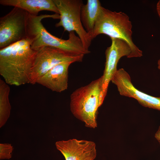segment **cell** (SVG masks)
I'll use <instances>...</instances> for the list:
<instances>
[{
  "label": "cell",
  "instance_id": "cell-5",
  "mask_svg": "<svg viewBox=\"0 0 160 160\" xmlns=\"http://www.w3.org/2000/svg\"><path fill=\"white\" fill-rule=\"evenodd\" d=\"M31 68L30 84H34L50 70L60 63L82 61L84 55L73 54L59 49L45 46L36 49Z\"/></svg>",
  "mask_w": 160,
  "mask_h": 160
},
{
  "label": "cell",
  "instance_id": "cell-17",
  "mask_svg": "<svg viewBox=\"0 0 160 160\" xmlns=\"http://www.w3.org/2000/svg\"><path fill=\"white\" fill-rule=\"evenodd\" d=\"M156 9L158 15L160 19V0L157 3Z\"/></svg>",
  "mask_w": 160,
  "mask_h": 160
},
{
  "label": "cell",
  "instance_id": "cell-3",
  "mask_svg": "<svg viewBox=\"0 0 160 160\" xmlns=\"http://www.w3.org/2000/svg\"><path fill=\"white\" fill-rule=\"evenodd\" d=\"M70 99V110L73 116L84 122L86 127H97V110L105 99L102 76L76 89Z\"/></svg>",
  "mask_w": 160,
  "mask_h": 160
},
{
  "label": "cell",
  "instance_id": "cell-4",
  "mask_svg": "<svg viewBox=\"0 0 160 160\" xmlns=\"http://www.w3.org/2000/svg\"><path fill=\"white\" fill-rule=\"evenodd\" d=\"M132 24L129 16L125 13L112 11L102 7L93 29L92 39L100 34L111 38L126 41L131 48L134 57L143 55L142 51L133 43L132 38Z\"/></svg>",
  "mask_w": 160,
  "mask_h": 160
},
{
  "label": "cell",
  "instance_id": "cell-7",
  "mask_svg": "<svg viewBox=\"0 0 160 160\" xmlns=\"http://www.w3.org/2000/svg\"><path fill=\"white\" fill-rule=\"evenodd\" d=\"M28 13L14 8L0 18V49L27 38Z\"/></svg>",
  "mask_w": 160,
  "mask_h": 160
},
{
  "label": "cell",
  "instance_id": "cell-6",
  "mask_svg": "<svg viewBox=\"0 0 160 160\" xmlns=\"http://www.w3.org/2000/svg\"><path fill=\"white\" fill-rule=\"evenodd\" d=\"M59 12L60 20L55 24L57 27H62L69 32H76L85 48L89 50L93 39L82 24L81 11L84 4L81 0H53Z\"/></svg>",
  "mask_w": 160,
  "mask_h": 160
},
{
  "label": "cell",
  "instance_id": "cell-1",
  "mask_svg": "<svg viewBox=\"0 0 160 160\" xmlns=\"http://www.w3.org/2000/svg\"><path fill=\"white\" fill-rule=\"evenodd\" d=\"M35 51L26 38L0 49V74L8 84H30Z\"/></svg>",
  "mask_w": 160,
  "mask_h": 160
},
{
  "label": "cell",
  "instance_id": "cell-13",
  "mask_svg": "<svg viewBox=\"0 0 160 160\" xmlns=\"http://www.w3.org/2000/svg\"><path fill=\"white\" fill-rule=\"evenodd\" d=\"M102 7L98 0H88L87 3L83 4L81 7V21L85 30L92 38L96 20Z\"/></svg>",
  "mask_w": 160,
  "mask_h": 160
},
{
  "label": "cell",
  "instance_id": "cell-16",
  "mask_svg": "<svg viewBox=\"0 0 160 160\" xmlns=\"http://www.w3.org/2000/svg\"><path fill=\"white\" fill-rule=\"evenodd\" d=\"M155 137L160 144V126L155 134Z\"/></svg>",
  "mask_w": 160,
  "mask_h": 160
},
{
  "label": "cell",
  "instance_id": "cell-18",
  "mask_svg": "<svg viewBox=\"0 0 160 160\" xmlns=\"http://www.w3.org/2000/svg\"><path fill=\"white\" fill-rule=\"evenodd\" d=\"M158 68L160 70V59L157 62Z\"/></svg>",
  "mask_w": 160,
  "mask_h": 160
},
{
  "label": "cell",
  "instance_id": "cell-8",
  "mask_svg": "<svg viewBox=\"0 0 160 160\" xmlns=\"http://www.w3.org/2000/svg\"><path fill=\"white\" fill-rule=\"evenodd\" d=\"M111 81L116 86L121 95L133 98L144 107L160 111V97L149 95L136 89L132 83L130 75L124 69L117 70Z\"/></svg>",
  "mask_w": 160,
  "mask_h": 160
},
{
  "label": "cell",
  "instance_id": "cell-2",
  "mask_svg": "<svg viewBox=\"0 0 160 160\" xmlns=\"http://www.w3.org/2000/svg\"><path fill=\"white\" fill-rule=\"evenodd\" d=\"M60 19L59 14L41 15L34 16L28 13L27 24V38L30 41L31 47L35 50L48 46L62 49L73 54L80 55L90 53L86 49L79 37L75 32H69L67 40L59 38L49 33L43 25L42 20L45 18Z\"/></svg>",
  "mask_w": 160,
  "mask_h": 160
},
{
  "label": "cell",
  "instance_id": "cell-15",
  "mask_svg": "<svg viewBox=\"0 0 160 160\" xmlns=\"http://www.w3.org/2000/svg\"><path fill=\"white\" fill-rule=\"evenodd\" d=\"M13 147L10 144H0V159H9L12 157Z\"/></svg>",
  "mask_w": 160,
  "mask_h": 160
},
{
  "label": "cell",
  "instance_id": "cell-14",
  "mask_svg": "<svg viewBox=\"0 0 160 160\" xmlns=\"http://www.w3.org/2000/svg\"><path fill=\"white\" fill-rule=\"evenodd\" d=\"M10 88L6 82L0 79V127L3 126L9 118L11 106L9 96Z\"/></svg>",
  "mask_w": 160,
  "mask_h": 160
},
{
  "label": "cell",
  "instance_id": "cell-10",
  "mask_svg": "<svg viewBox=\"0 0 160 160\" xmlns=\"http://www.w3.org/2000/svg\"><path fill=\"white\" fill-rule=\"evenodd\" d=\"M55 145L65 160H94L96 156V145L92 141L72 139L57 141Z\"/></svg>",
  "mask_w": 160,
  "mask_h": 160
},
{
  "label": "cell",
  "instance_id": "cell-12",
  "mask_svg": "<svg viewBox=\"0 0 160 160\" xmlns=\"http://www.w3.org/2000/svg\"><path fill=\"white\" fill-rule=\"evenodd\" d=\"M0 4L4 6L21 8L29 14L37 16L42 11H52L59 14L58 9L53 0H0Z\"/></svg>",
  "mask_w": 160,
  "mask_h": 160
},
{
  "label": "cell",
  "instance_id": "cell-11",
  "mask_svg": "<svg viewBox=\"0 0 160 160\" xmlns=\"http://www.w3.org/2000/svg\"><path fill=\"white\" fill-rule=\"evenodd\" d=\"M72 62L58 64L48 71L37 81L53 91L62 92L67 89L68 85V68Z\"/></svg>",
  "mask_w": 160,
  "mask_h": 160
},
{
  "label": "cell",
  "instance_id": "cell-9",
  "mask_svg": "<svg viewBox=\"0 0 160 160\" xmlns=\"http://www.w3.org/2000/svg\"><path fill=\"white\" fill-rule=\"evenodd\" d=\"M111 45L105 52V62L102 78L103 91V96H106L108 85L113 75L117 71V64L122 57L128 58L134 57L132 50L125 41L117 39L111 38Z\"/></svg>",
  "mask_w": 160,
  "mask_h": 160
}]
</instances>
